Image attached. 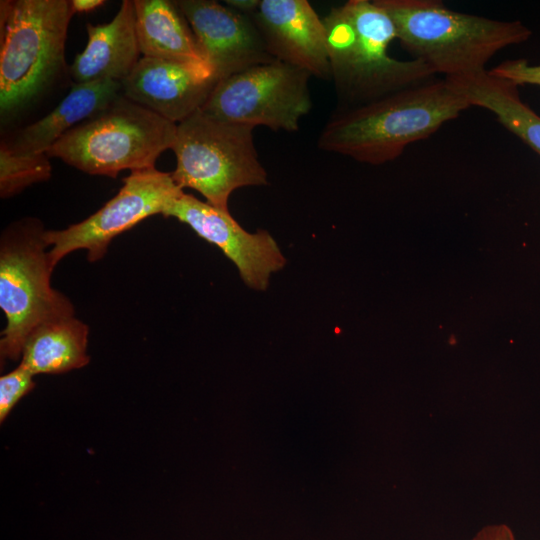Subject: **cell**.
I'll return each mask as SVG.
<instances>
[{
	"label": "cell",
	"instance_id": "6da1fadb",
	"mask_svg": "<svg viewBox=\"0 0 540 540\" xmlns=\"http://www.w3.org/2000/svg\"><path fill=\"white\" fill-rule=\"evenodd\" d=\"M469 107L445 78H433L364 105L335 109L319 134L317 146L359 162L383 164Z\"/></svg>",
	"mask_w": 540,
	"mask_h": 540
},
{
	"label": "cell",
	"instance_id": "7a4b0ae2",
	"mask_svg": "<svg viewBox=\"0 0 540 540\" xmlns=\"http://www.w3.org/2000/svg\"><path fill=\"white\" fill-rule=\"evenodd\" d=\"M322 19L338 110L364 105L436 75L418 59L398 60L388 54L396 39L395 27L374 0H348Z\"/></svg>",
	"mask_w": 540,
	"mask_h": 540
},
{
	"label": "cell",
	"instance_id": "3957f363",
	"mask_svg": "<svg viewBox=\"0 0 540 540\" xmlns=\"http://www.w3.org/2000/svg\"><path fill=\"white\" fill-rule=\"evenodd\" d=\"M392 20L396 39L435 74L454 77L487 70L500 50L527 41L531 30L449 9L439 0H374Z\"/></svg>",
	"mask_w": 540,
	"mask_h": 540
},
{
	"label": "cell",
	"instance_id": "277c9868",
	"mask_svg": "<svg viewBox=\"0 0 540 540\" xmlns=\"http://www.w3.org/2000/svg\"><path fill=\"white\" fill-rule=\"evenodd\" d=\"M71 0L0 4V111L7 118L33 103L66 69Z\"/></svg>",
	"mask_w": 540,
	"mask_h": 540
},
{
	"label": "cell",
	"instance_id": "5b68a950",
	"mask_svg": "<svg viewBox=\"0 0 540 540\" xmlns=\"http://www.w3.org/2000/svg\"><path fill=\"white\" fill-rule=\"evenodd\" d=\"M176 131V123L122 94L64 134L47 155L84 173L115 178L123 170L154 168L158 157L172 149Z\"/></svg>",
	"mask_w": 540,
	"mask_h": 540
},
{
	"label": "cell",
	"instance_id": "8992f818",
	"mask_svg": "<svg viewBox=\"0 0 540 540\" xmlns=\"http://www.w3.org/2000/svg\"><path fill=\"white\" fill-rule=\"evenodd\" d=\"M42 223L26 218L8 226L0 246V307L6 327L1 359L21 357L29 335L50 320L74 316L70 300L51 285L53 265Z\"/></svg>",
	"mask_w": 540,
	"mask_h": 540
},
{
	"label": "cell",
	"instance_id": "52a82bcc",
	"mask_svg": "<svg viewBox=\"0 0 540 540\" xmlns=\"http://www.w3.org/2000/svg\"><path fill=\"white\" fill-rule=\"evenodd\" d=\"M253 130L202 109L196 111L177 124L172 147L176 156V168L171 172L174 182L181 189L198 191L208 204L229 211L233 191L268 184Z\"/></svg>",
	"mask_w": 540,
	"mask_h": 540
},
{
	"label": "cell",
	"instance_id": "ba28073f",
	"mask_svg": "<svg viewBox=\"0 0 540 540\" xmlns=\"http://www.w3.org/2000/svg\"><path fill=\"white\" fill-rule=\"evenodd\" d=\"M310 77L307 71L278 60L261 63L220 80L201 109L253 128L296 132L312 108Z\"/></svg>",
	"mask_w": 540,
	"mask_h": 540
},
{
	"label": "cell",
	"instance_id": "9c48e42d",
	"mask_svg": "<svg viewBox=\"0 0 540 540\" xmlns=\"http://www.w3.org/2000/svg\"><path fill=\"white\" fill-rule=\"evenodd\" d=\"M171 173L150 168L131 172L119 192L98 211L62 230H46L53 267L67 254L85 249L90 262L103 258L111 241L144 219L161 214L183 195Z\"/></svg>",
	"mask_w": 540,
	"mask_h": 540
},
{
	"label": "cell",
	"instance_id": "30bf717a",
	"mask_svg": "<svg viewBox=\"0 0 540 540\" xmlns=\"http://www.w3.org/2000/svg\"><path fill=\"white\" fill-rule=\"evenodd\" d=\"M188 225L199 237L217 246L234 263L245 285L257 291L286 265L277 242L266 230L249 233L231 216L193 195L183 193L165 212Z\"/></svg>",
	"mask_w": 540,
	"mask_h": 540
},
{
	"label": "cell",
	"instance_id": "8fae6325",
	"mask_svg": "<svg viewBox=\"0 0 540 540\" xmlns=\"http://www.w3.org/2000/svg\"><path fill=\"white\" fill-rule=\"evenodd\" d=\"M176 2L218 82L275 60L250 16L212 0Z\"/></svg>",
	"mask_w": 540,
	"mask_h": 540
},
{
	"label": "cell",
	"instance_id": "7c38bea8",
	"mask_svg": "<svg viewBox=\"0 0 540 540\" xmlns=\"http://www.w3.org/2000/svg\"><path fill=\"white\" fill-rule=\"evenodd\" d=\"M249 16L275 60L331 79L324 22L308 1L259 0Z\"/></svg>",
	"mask_w": 540,
	"mask_h": 540
},
{
	"label": "cell",
	"instance_id": "4fadbf2b",
	"mask_svg": "<svg viewBox=\"0 0 540 540\" xmlns=\"http://www.w3.org/2000/svg\"><path fill=\"white\" fill-rule=\"evenodd\" d=\"M217 83L209 69L141 57L122 81V94L178 124L203 107Z\"/></svg>",
	"mask_w": 540,
	"mask_h": 540
},
{
	"label": "cell",
	"instance_id": "5bb4252c",
	"mask_svg": "<svg viewBox=\"0 0 540 540\" xmlns=\"http://www.w3.org/2000/svg\"><path fill=\"white\" fill-rule=\"evenodd\" d=\"M88 42L75 56L69 75L75 84L125 80L140 59L134 0H124L107 24H87Z\"/></svg>",
	"mask_w": 540,
	"mask_h": 540
},
{
	"label": "cell",
	"instance_id": "9a60e30c",
	"mask_svg": "<svg viewBox=\"0 0 540 540\" xmlns=\"http://www.w3.org/2000/svg\"><path fill=\"white\" fill-rule=\"evenodd\" d=\"M121 95L122 83L118 81L74 83L47 115L21 129L13 140L2 142L19 155L47 153L69 130L104 110Z\"/></svg>",
	"mask_w": 540,
	"mask_h": 540
},
{
	"label": "cell",
	"instance_id": "2e32d148",
	"mask_svg": "<svg viewBox=\"0 0 540 540\" xmlns=\"http://www.w3.org/2000/svg\"><path fill=\"white\" fill-rule=\"evenodd\" d=\"M134 5L143 57L192 64L213 72L176 1L134 0Z\"/></svg>",
	"mask_w": 540,
	"mask_h": 540
},
{
	"label": "cell",
	"instance_id": "e0dca14e",
	"mask_svg": "<svg viewBox=\"0 0 540 540\" xmlns=\"http://www.w3.org/2000/svg\"><path fill=\"white\" fill-rule=\"evenodd\" d=\"M445 80L470 106L492 112L506 129L540 155V116L521 99L518 85L488 70Z\"/></svg>",
	"mask_w": 540,
	"mask_h": 540
},
{
	"label": "cell",
	"instance_id": "ac0fdd59",
	"mask_svg": "<svg viewBox=\"0 0 540 540\" xmlns=\"http://www.w3.org/2000/svg\"><path fill=\"white\" fill-rule=\"evenodd\" d=\"M88 326L74 316L50 320L27 338L20 364L33 375L59 374L84 367Z\"/></svg>",
	"mask_w": 540,
	"mask_h": 540
},
{
	"label": "cell",
	"instance_id": "d6986e66",
	"mask_svg": "<svg viewBox=\"0 0 540 540\" xmlns=\"http://www.w3.org/2000/svg\"><path fill=\"white\" fill-rule=\"evenodd\" d=\"M52 175V165L47 153L19 155L12 153L1 142L0 146V196L9 198L28 186L44 182Z\"/></svg>",
	"mask_w": 540,
	"mask_h": 540
},
{
	"label": "cell",
	"instance_id": "ffe728a7",
	"mask_svg": "<svg viewBox=\"0 0 540 540\" xmlns=\"http://www.w3.org/2000/svg\"><path fill=\"white\" fill-rule=\"evenodd\" d=\"M33 374L23 365L0 378V421L3 422L18 401L34 387Z\"/></svg>",
	"mask_w": 540,
	"mask_h": 540
},
{
	"label": "cell",
	"instance_id": "44dd1931",
	"mask_svg": "<svg viewBox=\"0 0 540 540\" xmlns=\"http://www.w3.org/2000/svg\"><path fill=\"white\" fill-rule=\"evenodd\" d=\"M488 72L518 86L522 84L540 86V64L531 65L526 59L506 60Z\"/></svg>",
	"mask_w": 540,
	"mask_h": 540
},
{
	"label": "cell",
	"instance_id": "7402d4cb",
	"mask_svg": "<svg viewBox=\"0 0 540 540\" xmlns=\"http://www.w3.org/2000/svg\"><path fill=\"white\" fill-rule=\"evenodd\" d=\"M471 540H516L512 529L506 524H492L481 528Z\"/></svg>",
	"mask_w": 540,
	"mask_h": 540
},
{
	"label": "cell",
	"instance_id": "603a6c76",
	"mask_svg": "<svg viewBox=\"0 0 540 540\" xmlns=\"http://www.w3.org/2000/svg\"><path fill=\"white\" fill-rule=\"evenodd\" d=\"M259 0H228L225 1L226 5L233 8L234 10L243 13L245 15H250L258 5Z\"/></svg>",
	"mask_w": 540,
	"mask_h": 540
},
{
	"label": "cell",
	"instance_id": "cb8c5ba5",
	"mask_svg": "<svg viewBox=\"0 0 540 540\" xmlns=\"http://www.w3.org/2000/svg\"><path fill=\"white\" fill-rule=\"evenodd\" d=\"M104 4V0H71L74 13L93 11Z\"/></svg>",
	"mask_w": 540,
	"mask_h": 540
}]
</instances>
